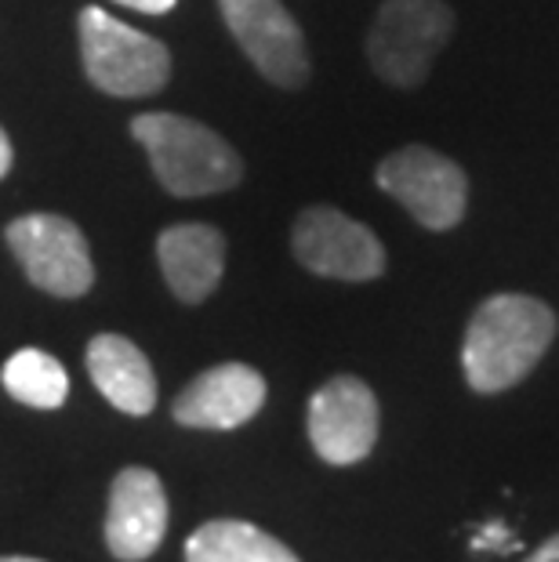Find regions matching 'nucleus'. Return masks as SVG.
Segmentation results:
<instances>
[{"mask_svg": "<svg viewBox=\"0 0 559 562\" xmlns=\"http://www.w3.org/2000/svg\"><path fill=\"white\" fill-rule=\"evenodd\" d=\"M309 442L327 464H356L378 442V400L360 378H331L309 400Z\"/></svg>", "mask_w": 559, "mask_h": 562, "instance_id": "9", "label": "nucleus"}, {"mask_svg": "<svg viewBox=\"0 0 559 562\" xmlns=\"http://www.w3.org/2000/svg\"><path fill=\"white\" fill-rule=\"evenodd\" d=\"M80 55L88 80L113 99H146L171 80L168 44L94 4L80 11Z\"/></svg>", "mask_w": 559, "mask_h": 562, "instance_id": "3", "label": "nucleus"}, {"mask_svg": "<svg viewBox=\"0 0 559 562\" xmlns=\"http://www.w3.org/2000/svg\"><path fill=\"white\" fill-rule=\"evenodd\" d=\"M472 548L476 552H487V548H508V552H513L516 541H513V533H508L505 522H487L483 530L472 537Z\"/></svg>", "mask_w": 559, "mask_h": 562, "instance_id": "16", "label": "nucleus"}, {"mask_svg": "<svg viewBox=\"0 0 559 562\" xmlns=\"http://www.w3.org/2000/svg\"><path fill=\"white\" fill-rule=\"evenodd\" d=\"M527 562H559V533L549 537L541 548H534V552L527 555Z\"/></svg>", "mask_w": 559, "mask_h": 562, "instance_id": "18", "label": "nucleus"}, {"mask_svg": "<svg viewBox=\"0 0 559 562\" xmlns=\"http://www.w3.org/2000/svg\"><path fill=\"white\" fill-rule=\"evenodd\" d=\"M160 272L171 294L186 305H200L215 294L225 269V236L215 225L178 222L168 225L157 240Z\"/></svg>", "mask_w": 559, "mask_h": 562, "instance_id": "12", "label": "nucleus"}, {"mask_svg": "<svg viewBox=\"0 0 559 562\" xmlns=\"http://www.w3.org/2000/svg\"><path fill=\"white\" fill-rule=\"evenodd\" d=\"M266 403V378L247 363H219L193 378L171 406L175 422L208 432L247 425Z\"/></svg>", "mask_w": 559, "mask_h": 562, "instance_id": "11", "label": "nucleus"}, {"mask_svg": "<svg viewBox=\"0 0 559 562\" xmlns=\"http://www.w3.org/2000/svg\"><path fill=\"white\" fill-rule=\"evenodd\" d=\"M168 533V494L157 472L131 464L110 486L105 544L121 562H142L160 548Z\"/></svg>", "mask_w": 559, "mask_h": 562, "instance_id": "10", "label": "nucleus"}, {"mask_svg": "<svg viewBox=\"0 0 559 562\" xmlns=\"http://www.w3.org/2000/svg\"><path fill=\"white\" fill-rule=\"evenodd\" d=\"M294 258L327 280H378L385 272V247L364 222L335 207H309L291 229Z\"/></svg>", "mask_w": 559, "mask_h": 562, "instance_id": "7", "label": "nucleus"}, {"mask_svg": "<svg viewBox=\"0 0 559 562\" xmlns=\"http://www.w3.org/2000/svg\"><path fill=\"white\" fill-rule=\"evenodd\" d=\"M0 562H44V559H33V555H4Z\"/></svg>", "mask_w": 559, "mask_h": 562, "instance_id": "20", "label": "nucleus"}, {"mask_svg": "<svg viewBox=\"0 0 559 562\" xmlns=\"http://www.w3.org/2000/svg\"><path fill=\"white\" fill-rule=\"evenodd\" d=\"M0 381L11 400L37 406V411H58L69 396L66 367L44 349H19L0 370Z\"/></svg>", "mask_w": 559, "mask_h": 562, "instance_id": "15", "label": "nucleus"}, {"mask_svg": "<svg viewBox=\"0 0 559 562\" xmlns=\"http://www.w3.org/2000/svg\"><path fill=\"white\" fill-rule=\"evenodd\" d=\"M88 374L94 389L110 400L116 411L131 417H146L157 406V374L146 352L124 334H99L88 345Z\"/></svg>", "mask_w": 559, "mask_h": 562, "instance_id": "13", "label": "nucleus"}, {"mask_svg": "<svg viewBox=\"0 0 559 562\" xmlns=\"http://www.w3.org/2000/svg\"><path fill=\"white\" fill-rule=\"evenodd\" d=\"M374 182L433 233L455 229L466 218L469 178L455 160L429 146H403L389 153L378 164Z\"/></svg>", "mask_w": 559, "mask_h": 562, "instance_id": "5", "label": "nucleus"}, {"mask_svg": "<svg viewBox=\"0 0 559 562\" xmlns=\"http://www.w3.org/2000/svg\"><path fill=\"white\" fill-rule=\"evenodd\" d=\"M219 11L261 77L291 91L309 80L305 37L280 0H219Z\"/></svg>", "mask_w": 559, "mask_h": 562, "instance_id": "8", "label": "nucleus"}, {"mask_svg": "<svg viewBox=\"0 0 559 562\" xmlns=\"http://www.w3.org/2000/svg\"><path fill=\"white\" fill-rule=\"evenodd\" d=\"M455 30L444 0H385L374 15L367 55L392 88H418Z\"/></svg>", "mask_w": 559, "mask_h": 562, "instance_id": "4", "label": "nucleus"}, {"mask_svg": "<svg viewBox=\"0 0 559 562\" xmlns=\"http://www.w3.org/2000/svg\"><path fill=\"white\" fill-rule=\"evenodd\" d=\"M186 562H302L288 544L244 519H211L186 541Z\"/></svg>", "mask_w": 559, "mask_h": 562, "instance_id": "14", "label": "nucleus"}, {"mask_svg": "<svg viewBox=\"0 0 559 562\" xmlns=\"http://www.w3.org/2000/svg\"><path fill=\"white\" fill-rule=\"evenodd\" d=\"M11 160H15V149H11V138L8 131L0 127V178H4L11 171Z\"/></svg>", "mask_w": 559, "mask_h": 562, "instance_id": "19", "label": "nucleus"}, {"mask_svg": "<svg viewBox=\"0 0 559 562\" xmlns=\"http://www.w3.org/2000/svg\"><path fill=\"white\" fill-rule=\"evenodd\" d=\"M131 11H142V15H168V11L178 4V0H116Z\"/></svg>", "mask_w": 559, "mask_h": 562, "instance_id": "17", "label": "nucleus"}, {"mask_svg": "<svg viewBox=\"0 0 559 562\" xmlns=\"http://www.w3.org/2000/svg\"><path fill=\"white\" fill-rule=\"evenodd\" d=\"M4 236L33 286L55 297H80L91 291L94 269L88 240L63 214H22Z\"/></svg>", "mask_w": 559, "mask_h": 562, "instance_id": "6", "label": "nucleus"}, {"mask_svg": "<svg viewBox=\"0 0 559 562\" xmlns=\"http://www.w3.org/2000/svg\"><path fill=\"white\" fill-rule=\"evenodd\" d=\"M556 338L552 308L527 294H494L476 308L469 319L466 345H461V367L466 381L494 396L519 385Z\"/></svg>", "mask_w": 559, "mask_h": 562, "instance_id": "1", "label": "nucleus"}, {"mask_svg": "<svg viewBox=\"0 0 559 562\" xmlns=\"http://www.w3.org/2000/svg\"><path fill=\"white\" fill-rule=\"evenodd\" d=\"M131 135L149 153L153 175L171 196H211L241 186L244 160L208 124L178 113H138Z\"/></svg>", "mask_w": 559, "mask_h": 562, "instance_id": "2", "label": "nucleus"}]
</instances>
